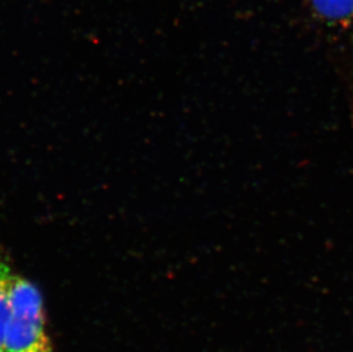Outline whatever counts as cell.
Returning <instances> with one entry per match:
<instances>
[{"mask_svg": "<svg viewBox=\"0 0 353 352\" xmlns=\"http://www.w3.org/2000/svg\"><path fill=\"white\" fill-rule=\"evenodd\" d=\"M14 275L5 261L0 257V346L10 311V289Z\"/></svg>", "mask_w": 353, "mask_h": 352, "instance_id": "3957f363", "label": "cell"}, {"mask_svg": "<svg viewBox=\"0 0 353 352\" xmlns=\"http://www.w3.org/2000/svg\"><path fill=\"white\" fill-rule=\"evenodd\" d=\"M0 352H3V348H1V346H0Z\"/></svg>", "mask_w": 353, "mask_h": 352, "instance_id": "277c9868", "label": "cell"}, {"mask_svg": "<svg viewBox=\"0 0 353 352\" xmlns=\"http://www.w3.org/2000/svg\"><path fill=\"white\" fill-rule=\"evenodd\" d=\"M316 19L330 27L353 26V0H307Z\"/></svg>", "mask_w": 353, "mask_h": 352, "instance_id": "7a4b0ae2", "label": "cell"}, {"mask_svg": "<svg viewBox=\"0 0 353 352\" xmlns=\"http://www.w3.org/2000/svg\"><path fill=\"white\" fill-rule=\"evenodd\" d=\"M1 348L3 352H53L45 329L41 294L34 284L15 275Z\"/></svg>", "mask_w": 353, "mask_h": 352, "instance_id": "6da1fadb", "label": "cell"}]
</instances>
